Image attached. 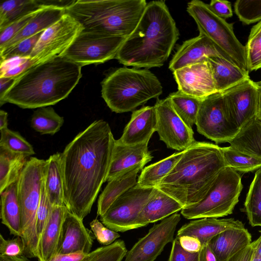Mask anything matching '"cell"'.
<instances>
[{"instance_id": "cell-31", "label": "cell", "mask_w": 261, "mask_h": 261, "mask_svg": "<svg viewBox=\"0 0 261 261\" xmlns=\"http://www.w3.org/2000/svg\"><path fill=\"white\" fill-rule=\"evenodd\" d=\"M228 143L232 148L261 159V120L255 116Z\"/></svg>"}, {"instance_id": "cell-60", "label": "cell", "mask_w": 261, "mask_h": 261, "mask_svg": "<svg viewBox=\"0 0 261 261\" xmlns=\"http://www.w3.org/2000/svg\"><path fill=\"white\" fill-rule=\"evenodd\" d=\"M0 261H29L22 256L0 255Z\"/></svg>"}, {"instance_id": "cell-58", "label": "cell", "mask_w": 261, "mask_h": 261, "mask_svg": "<svg viewBox=\"0 0 261 261\" xmlns=\"http://www.w3.org/2000/svg\"><path fill=\"white\" fill-rule=\"evenodd\" d=\"M8 116L6 111H0V130L8 128Z\"/></svg>"}, {"instance_id": "cell-2", "label": "cell", "mask_w": 261, "mask_h": 261, "mask_svg": "<svg viewBox=\"0 0 261 261\" xmlns=\"http://www.w3.org/2000/svg\"><path fill=\"white\" fill-rule=\"evenodd\" d=\"M82 76V66L59 56L33 66L17 77L0 98L22 109L54 105L66 98Z\"/></svg>"}, {"instance_id": "cell-40", "label": "cell", "mask_w": 261, "mask_h": 261, "mask_svg": "<svg viewBox=\"0 0 261 261\" xmlns=\"http://www.w3.org/2000/svg\"><path fill=\"white\" fill-rule=\"evenodd\" d=\"M127 252L124 242L119 240L90 252L86 261H121Z\"/></svg>"}, {"instance_id": "cell-57", "label": "cell", "mask_w": 261, "mask_h": 261, "mask_svg": "<svg viewBox=\"0 0 261 261\" xmlns=\"http://www.w3.org/2000/svg\"><path fill=\"white\" fill-rule=\"evenodd\" d=\"M259 232L260 233L259 238L252 243L254 249L253 254L261 259V230H259Z\"/></svg>"}, {"instance_id": "cell-15", "label": "cell", "mask_w": 261, "mask_h": 261, "mask_svg": "<svg viewBox=\"0 0 261 261\" xmlns=\"http://www.w3.org/2000/svg\"><path fill=\"white\" fill-rule=\"evenodd\" d=\"M180 219L176 213L154 224L127 252L124 261H154L165 246L173 242Z\"/></svg>"}, {"instance_id": "cell-34", "label": "cell", "mask_w": 261, "mask_h": 261, "mask_svg": "<svg viewBox=\"0 0 261 261\" xmlns=\"http://www.w3.org/2000/svg\"><path fill=\"white\" fill-rule=\"evenodd\" d=\"M43 7L39 0H8L2 2L0 5V29Z\"/></svg>"}, {"instance_id": "cell-35", "label": "cell", "mask_w": 261, "mask_h": 261, "mask_svg": "<svg viewBox=\"0 0 261 261\" xmlns=\"http://www.w3.org/2000/svg\"><path fill=\"white\" fill-rule=\"evenodd\" d=\"M168 97L172 106L184 122L192 128L195 124L201 100L179 91L171 93Z\"/></svg>"}, {"instance_id": "cell-19", "label": "cell", "mask_w": 261, "mask_h": 261, "mask_svg": "<svg viewBox=\"0 0 261 261\" xmlns=\"http://www.w3.org/2000/svg\"><path fill=\"white\" fill-rule=\"evenodd\" d=\"M157 114L154 106H145L134 111L121 137L116 141L126 145L148 143L156 132Z\"/></svg>"}, {"instance_id": "cell-53", "label": "cell", "mask_w": 261, "mask_h": 261, "mask_svg": "<svg viewBox=\"0 0 261 261\" xmlns=\"http://www.w3.org/2000/svg\"><path fill=\"white\" fill-rule=\"evenodd\" d=\"M254 253L252 243L232 256L228 261H251Z\"/></svg>"}, {"instance_id": "cell-3", "label": "cell", "mask_w": 261, "mask_h": 261, "mask_svg": "<svg viewBox=\"0 0 261 261\" xmlns=\"http://www.w3.org/2000/svg\"><path fill=\"white\" fill-rule=\"evenodd\" d=\"M178 38V30L165 1H151L115 59L125 66L137 68L161 67Z\"/></svg>"}, {"instance_id": "cell-41", "label": "cell", "mask_w": 261, "mask_h": 261, "mask_svg": "<svg viewBox=\"0 0 261 261\" xmlns=\"http://www.w3.org/2000/svg\"><path fill=\"white\" fill-rule=\"evenodd\" d=\"M234 12L243 23L250 24L261 21V0H238Z\"/></svg>"}, {"instance_id": "cell-32", "label": "cell", "mask_w": 261, "mask_h": 261, "mask_svg": "<svg viewBox=\"0 0 261 261\" xmlns=\"http://www.w3.org/2000/svg\"><path fill=\"white\" fill-rule=\"evenodd\" d=\"M27 158L0 146V193L18 180Z\"/></svg>"}, {"instance_id": "cell-17", "label": "cell", "mask_w": 261, "mask_h": 261, "mask_svg": "<svg viewBox=\"0 0 261 261\" xmlns=\"http://www.w3.org/2000/svg\"><path fill=\"white\" fill-rule=\"evenodd\" d=\"M173 74L178 91L189 96L203 99L218 92L207 59L175 70Z\"/></svg>"}, {"instance_id": "cell-52", "label": "cell", "mask_w": 261, "mask_h": 261, "mask_svg": "<svg viewBox=\"0 0 261 261\" xmlns=\"http://www.w3.org/2000/svg\"><path fill=\"white\" fill-rule=\"evenodd\" d=\"M88 255L83 253L56 254L49 261H86Z\"/></svg>"}, {"instance_id": "cell-29", "label": "cell", "mask_w": 261, "mask_h": 261, "mask_svg": "<svg viewBox=\"0 0 261 261\" xmlns=\"http://www.w3.org/2000/svg\"><path fill=\"white\" fill-rule=\"evenodd\" d=\"M17 181L0 193V217L2 223L7 227L11 234L22 237L21 213Z\"/></svg>"}, {"instance_id": "cell-61", "label": "cell", "mask_w": 261, "mask_h": 261, "mask_svg": "<svg viewBox=\"0 0 261 261\" xmlns=\"http://www.w3.org/2000/svg\"><path fill=\"white\" fill-rule=\"evenodd\" d=\"M251 261H261V259L258 258L253 254Z\"/></svg>"}, {"instance_id": "cell-30", "label": "cell", "mask_w": 261, "mask_h": 261, "mask_svg": "<svg viewBox=\"0 0 261 261\" xmlns=\"http://www.w3.org/2000/svg\"><path fill=\"white\" fill-rule=\"evenodd\" d=\"M43 185L52 206L64 205L61 153H54L45 160Z\"/></svg>"}, {"instance_id": "cell-14", "label": "cell", "mask_w": 261, "mask_h": 261, "mask_svg": "<svg viewBox=\"0 0 261 261\" xmlns=\"http://www.w3.org/2000/svg\"><path fill=\"white\" fill-rule=\"evenodd\" d=\"M154 106L157 114L156 131L167 148L183 151L196 142L192 128L177 114L168 97L158 99Z\"/></svg>"}, {"instance_id": "cell-16", "label": "cell", "mask_w": 261, "mask_h": 261, "mask_svg": "<svg viewBox=\"0 0 261 261\" xmlns=\"http://www.w3.org/2000/svg\"><path fill=\"white\" fill-rule=\"evenodd\" d=\"M221 93L228 119L239 129L256 116L257 82L249 77Z\"/></svg>"}, {"instance_id": "cell-38", "label": "cell", "mask_w": 261, "mask_h": 261, "mask_svg": "<svg viewBox=\"0 0 261 261\" xmlns=\"http://www.w3.org/2000/svg\"><path fill=\"white\" fill-rule=\"evenodd\" d=\"M226 167L237 171L246 173L261 167V159L249 155L228 147H221Z\"/></svg>"}, {"instance_id": "cell-13", "label": "cell", "mask_w": 261, "mask_h": 261, "mask_svg": "<svg viewBox=\"0 0 261 261\" xmlns=\"http://www.w3.org/2000/svg\"><path fill=\"white\" fill-rule=\"evenodd\" d=\"M195 125L199 134L216 143L229 142L239 130L228 120L220 92L201 100Z\"/></svg>"}, {"instance_id": "cell-27", "label": "cell", "mask_w": 261, "mask_h": 261, "mask_svg": "<svg viewBox=\"0 0 261 261\" xmlns=\"http://www.w3.org/2000/svg\"><path fill=\"white\" fill-rule=\"evenodd\" d=\"M218 92L227 89L249 78V71L244 70L220 56L207 59Z\"/></svg>"}, {"instance_id": "cell-25", "label": "cell", "mask_w": 261, "mask_h": 261, "mask_svg": "<svg viewBox=\"0 0 261 261\" xmlns=\"http://www.w3.org/2000/svg\"><path fill=\"white\" fill-rule=\"evenodd\" d=\"M67 210L65 205L52 206L38 241L37 258L39 261H49L56 255L61 227Z\"/></svg>"}, {"instance_id": "cell-24", "label": "cell", "mask_w": 261, "mask_h": 261, "mask_svg": "<svg viewBox=\"0 0 261 261\" xmlns=\"http://www.w3.org/2000/svg\"><path fill=\"white\" fill-rule=\"evenodd\" d=\"M251 243V234L243 228L225 230L214 237L208 245L217 261H228Z\"/></svg>"}, {"instance_id": "cell-49", "label": "cell", "mask_w": 261, "mask_h": 261, "mask_svg": "<svg viewBox=\"0 0 261 261\" xmlns=\"http://www.w3.org/2000/svg\"><path fill=\"white\" fill-rule=\"evenodd\" d=\"M172 243L168 261H199V252H189L185 250L177 238Z\"/></svg>"}, {"instance_id": "cell-50", "label": "cell", "mask_w": 261, "mask_h": 261, "mask_svg": "<svg viewBox=\"0 0 261 261\" xmlns=\"http://www.w3.org/2000/svg\"><path fill=\"white\" fill-rule=\"evenodd\" d=\"M210 8L218 16L225 19L232 16L231 3L225 0H212L208 4Z\"/></svg>"}, {"instance_id": "cell-4", "label": "cell", "mask_w": 261, "mask_h": 261, "mask_svg": "<svg viewBox=\"0 0 261 261\" xmlns=\"http://www.w3.org/2000/svg\"><path fill=\"white\" fill-rule=\"evenodd\" d=\"M225 167L221 147L196 141L182 151L173 169L155 188L184 207L188 206L205 197Z\"/></svg>"}, {"instance_id": "cell-18", "label": "cell", "mask_w": 261, "mask_h": 261, "mask_svg": "<svg viewBox=\"0 0 261 261\" xmlns=\"http://www.w3.org/2000/svg\"><path fill=\"white\" fill-rule=\"evenodd\" d=\"M83 220L67 210L62 223L56 254L89 253L95 239Z\"/></svg>"}, {"instance_id": "cell-47", "label": "cell", "mask_w": 261, "mask_h": 261, "mask_svg": "<svg viewBox=\"0 0 261 261\" xmlns=\"http://www.w3.org/2000/svg\"><path fill=\"white\" fill-rule=\"evenodd\" d=\"M12 239H5L0 234V255L22 256L24 254L25 245L21 236Z\"/></svg>"}, {"instance_id": "cell-54", "label": "cell", "mask_w": 261, "mask_h": 261, "mask_svg": "<svg viewBox=\"0 0 261 261\" xmlns=\"http://www.w3.org/2000/svg\"><path fill=\"white\" fill-rule=\"evenodd\" d=\"M199 261H217L216 256L208 244L202 246L199 251Z\"/></svg>"}, {"instance_id": "cell-5", "label": "cell", "mask_w": 261, "mask_h": 261, "mask_svg": "<svg viewBox=\"0 0 261 261\" xmlns=\"http://www.w3.org/2000/svg\"><path fill=\"white\" fill-rule=\"evenodd\" d=\"M147 4L145 0H77L65 12L79 22L83 31L126 39L137 27Z\"/></svg>"}, {"instance_id": "cell-9", "label": "cell", "mask_w": 261, "mask_h": 261, "mask_svg": "<svg viewBox=\"0 0 261 261\" xmlns=\"http://www.w3.org/2000/svg\"><path fill=\"white\" fill-rule=\"evenodd\" d=\"M243 189L238 171L228 167L219 173L205 197L181 210L187 219L218 218L232 213Z\"/></svg>"}, {"instance_id": "cell-12", "label": "cell", "mask_w": 261, "mask_h": 261, "mask_svg": "<svg viewBox=\"0 0 261 261\" xmlns=\"http://www.w3.org/2000/svg\"><path fill=\"white\" fill-rule=\"evenodd\" d=\"M153 189L136 185L131 188L119 196L100 217L101 222L116 232L137 228V219L149 200Z\"/></svg>"}, {"instance_id": "cell-10", "label": "cell", "mask_w": 261, "mask_h": 261, "mask_svg": "<svg viewBox=\"0 0 261 261\" xmlns=\"http://www.w3.org/2000/svg\"><path fill=\"white\" fill-rule=\"evenodd\" d=\"M125 38L82 31L62 55L82 67L115 59Z\"/></svg>"}, {"instance_id": "cell-36", "label": "cell", "mask_w": 261, "mask_h": 261, "mask_svg": "<svg viewBox=\"0 0 261 261\" xmlns=\"http://www.w3.org/2000/svg\"><path fill=\"white\" fill-rule=\"evenodd\" d=\"M63 117L51 106L37 108L31 117V127L42 135H53L59 132L64 123Z\"/></svg>"}, {"instance_id": "cell-51", "label": "cell", "mask_w": 261, "mask_h": 261, "mask_svg": "<svg viewBox=\"0 0 261 261\" xmlns=\"http://www.w3.org/2000/svg\"><path fill=\"white\" fill-rule=\"evenodd\" d=\"M177 238L181 246L188 251L199 252L202 247L201 242L195 237L184 236Z\"/></svg>"}, {"instance_id": "cell-45", "label": "cell", "mask_w": 261, "mask_h": 261, "mask_svg": "<svg viewBox=\"0 0 261 261\" xmlns=\"http://www.w3.org/2000/svg\"><path fill=\"white\" fill-rule=\"evenodd\" d=\"M247 70L249 72L261 68V37L247 41L246 45Z\"/></svg>"}, {"instance_id": "cell-55", "label": "cell", "mask_w": 261, "mask_h": 261, "mask_svg": "<svg viewBox=\"0 0 261 261\" xmlns=\"http://www.w3.org/2000/svg\"><path fill=\"white\" fill-rule=\"evenodd\" d=\"M14 77H0V98H1L8 89L12 85L15 80Z\"/></svg>"}, {"instance_id": "cell-42", "label": "cell", "mask_w": 261, "mask_h": 261, "mask_svg": "<svg viewBox=\"0 0 261 261\" xmlns=\"http://www.w3.org/2000/svg\"><path fill=\"white\" fill-rule=\"evenodd\" d=\"M43 32L36 34L0 51V61L16 57L29 58Z\"/></svg>"}, {"instance_id": "cell-33", "label": "cell", "mask_w": 261, "mask_h": 261, "mask_svg": "<svg viewBox=\"0 0 261 261\" xmlns=\"http://www.w3.org/2000/svg\"><path fill=\"white\" fill-rule=\"evenodd\" d=\"M182 151L176 152L142 170L136 186L154 188L169 174L180 159Z\"/></svg>"}, {"instance_id": "cell-22", "label": "cell", "mask_w": 261, "mask_h": 261, "mask_svg": "<svg viewBox=\"0 0 261 261\" xmlns=\"http://www.w3.org/2000/svg\"><path fill=\"white\" fill-rule=\"evenodd\" d=\"M184 206L177 200L154 188L149 200L136 221L137 228L162 220L181 211Z\"/></svg>"}, {"instance_id": "cell-20", "label": "cell", "mask_w": 261, "mask_h": 261, "mask_svg": "<svg viewBox=\"0 0 261 261\" xmlns=\"http://www.w3.org/2000/svg\"><path fill=\"white\" fill-rule=\"evenodd\" d=\"M214 56L223 57L212 41L199 33L197 37L184 41L178 47L170 62L169 68L173 72Z\"/></svg>"}, {"instance_id": "cell-1", "label": "cell", "mask_w": 261, "mask_h": 261, "mask_svg": "<svg viewBox=\"0 0 261 261\" xmlns=\"http://www.w3.org/2000/svg\"><path fill=\"white\" fill-rule=\"evenodd\" d=\"M115 141L108 123L95 120L61 153L64 203L82 220L107 181Z\"/></svg>"}, {"instance_id": "cell-37", "label": "cell", "mask_w": 261, "mask_h": 261, "mask_svg": "<svg viewBox=\"0 0 261 261\" xmlns=\"http://www.w3.org/2000/svg\"><path fill=\"white\" fill-rule=\"evenodd\" d=\"M244 210L251 226H261V167L257 170L250 185Z\"/></svg>"}, {"instance_id": "cell-59", "label": "cell", "mask_w": 261, "mask_h": 261, "mask_svg": "<svg viewBox=\"0 0 261 261\" xmlns=\"http://www.w3.org/2000/svg\"><path fill=\"white\" fill-rule=\"evenodd\" d=\"M258 86V98L256 116L261 120V81L257 82Z\"/></svg>"}, {"instance_id": "cell-11", "label": "cell", "mask_w": 261, "mask_h": 261, "mask_svg": "<svg viewBox=\"0 0 261 261\" xmlns=\"http://www.w3.org/2000/svg\"><path fill=\"white\" fill-rule=\"evenodd\" d=\"M83 29L79 22L65 14L42 33L29 58L31 68L62 56Z\"/></svg>"}, {"instance_id": "cell-43", "label": "cell", "mask_w": 261, "mask_h": 261, "mask_svg": "<svg viewBox=\"0 0 261 261\" xmlns=\"http://www.w3.org/2000/svg\"><path fill=\"white\" fill-rule=\"evenodd\" d=\"M31 68L29 58L16 57L1 62L0 77H14Z\"/></svg>"}, {"instance_id": "cell-28", "label": "cell", "mask_w": 261, "mask_h": 261, "mask_svg": "<svg viewBox=\"0 0 261 261\" xmlns=\"http://www.w3.org/2000/svg\"><path fill=\"white\" fill-rule=\"evenodd\" d=\"M65 14V8L45 7L38 10L27 25L0 51L13 46L18 42L43 32L59 21Z\"/></svg>"}, {"instance_id": "cell-21", "label": "cell", "mask_w": 261, "mask_h": 261, "mask_svg": "<svg viewBox=\"0 0 261 261\" xmlns=\"http://www.w3.org/2000/svg\"><path fill=\"white\" fill-rule=\"evenodd\" d=\"M243 228H245L244 224L233 218H203L184 225L178 230L176 238L184 236L194 237L199 239L202 246L208 244L214 237L225 230Z\"/></svg>"}, {"instance_id": "cell-48", "label": "cell", "mask_w": 261, "mask_h": 261, "mask_svg": "<svg viewBox=\"0 0 261 261\" xmlns=\"http://www.w3.org/2000/svg\"><path fill=\"white\" fill-rule=\"evenodd\" d=\"M52 206L43 185L37 213L36 231L38 241L46 224Z\"/></svg>"}, {"instance_id": "cell-23", "label": "cell", "mask_w": 261, "mask_h": 261, "mask_svg": "<svg viewBox=\"0 0 261 261\" xmlns=\"http://www.w3.org/2000/svg\"><path fill=\"white\" fill-rule=\"evenodd\" d=\"M148 143L126 145L115 141L107 181L124 170L140 163L147 164L152 156L148 148Z\"/></svg>"}, {"instance_id": "cell-7", "label": "cell", "mask_w": 261, "mask_h": 261, "mask_svg": "<svg viewBox=\"0 0 261 261\" xmlns=\"http://www.w3.org/2000/svg\"><path fill=\"white\" fill-rule=\"evenodd\" d=\"M45 164V160L30 157L17 181L24 254L29 258L37 257V213L43 186Z\"/></svg>"}, {"instance_id": "cell-56", "label": "cell", "mask_w": 261, "mask_h": 261, "mask_svg": "<svg viewBox=\"0 0 261 261\" xmlns=\"http://www.w3.org/2000/svg\"><path fill=\"white\" fill-rule=\"evenodd\" d=\"M258 37H261V21L252 28L248 41Z\"/></svg>"}, {"instance_id": "cell-46", "label": "cell", "mask_w": 261, "mask_h": 261, "mask_svg": "<svg viewBox=\"0 0 261 261\" xmlns=\"http://www.w3.org/2000/svg\"><path fill=\"white\" fill-rule=\"evenodd\" d=\"M90 226L97 241L104 246L112 244L120 237L117 232L109 228L96 218L90 222Z\"/></svg>"}, {"instance_id": "cell-6", "label": "cell", "mask_w": 261, "mask_h": 261, "mask_svg": "<svg viewBox=\"0 0 261 261\" xmlns=\"http://www.w3.org/2000/svg\"><path fill=\"white\" fill-rule=\"evenodd\" d=\"M162 93L158 78L147 69L119 68L101 82L102 97L117 113L133 111Z\"/></svg>"}, {"instance_id": "cell-39", "label": "cell", "mask_w": 261, "mask_h": 261, "mask_svg": "<svg viewBox=\"0 0 261 261\" xmlns=\"http://www.w3.org/2000/svg\"><path fill=\"white\" fill-rule=\"evenodd\" d=\"M0 146L18 154L30 156L35 154L32 145L18 132L8 128L1 130Z\"/></svg>"}, {"instance_id": "cell-44", "label": "cell", "mask_w": 261, "mask_h": 261, "mask_svg": "<svg viewBox=\"0 0 261 261\" xmlns=\"http://www.w3.org/2000/svg\"><path fill=\"white\" fill-rule=\"evenodd\" d=\"M37 11L27 15L0 29V49L22 30Z\"/></svg>"}, {"instance_id": "cell-8", "label": "cell", "mask_w": 261, "mask_h": 261, "mask_svg": "<svg viewBox=\"0 0 261 261\" xmlns=\"http://www.w3.org/2000/svg\"><path fill=\"white\" fill-rule=\"evenodd\" d=\"M187 11L196 22L199 33L212 41L223 58L247 70L246 46L236 36L231 23L217 15L207 4L200 1L189 2Z\"/></svg>"}, {"instance_id": "cell-26", "label": "cell", "mask_w": 261, "mask_h": 261, "mask_svg": "<svg viewBox=\"0 0 261 261\" xmlns=\"http://www.w3.org/2000/svg\"><path fill=\"white\" fill-rule=\"evenodd\" d=\"M146 164L140 163L132 166L108 181L98 198L97 216L103 215L119 196L137 185L138 174Z\"/></svg>"}]
</instances>
